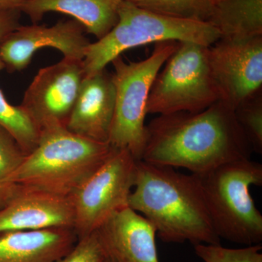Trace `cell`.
Returning a JSON list of instances; mask_svg holds the SVG:
<instances>
[{"instance_id": "6da1fadb", "label": "cell", "mask_w": 262, "mask_h": 262, "mask_svg": "<svg viewBox=\"0 0 262 262\" xmlns=\"http://www.w3.org/2000/svg\"><path fill=\"white\" fill-rule=\"evenodd\" d=\"M252 151L234 110L218 101L198 113L152 119L146 125L141 160L200 175L224 164L250 159Z\"/></svg>"}, {"instance_id": "7a4b0ae2", "label": "cell", "mask_w": 262, "mask_h": 262, "mask_svg": "<svg viewBox=\"0 0 262 262\" xmlns=\"http://www.w3.org/2000/svg\"><path fill=\"white\" fill-rule=\"evenodd\" d=\"M128 207L152 224L163 242L221 244L194 174L137 160Z\"/></svg>"}, {"instance_id": "3957f363", "label": "cell", "mask_w": 262, "mask_h": 262, "mask_svg": "<svg viewBox=\"0 0 262 262\" xmlns=\"http://www.w3.org/2000/svg\"><path fill=\"white\" fill-rule=\"evenodd\" d=\"M113 147L56 127L41 132L37 146L8 184L70 196L103 163Z\"/></svg>"}, {"instance_id": "277c9868", "label": "cell", "mask_w": 262, "mask_h": 262, "mask_svg": "<svg viewBox=\"0 0 262 262\" xmlns=\"http://www.w3.org/2000/svg\"><path fill=\"white\" fill-rule=\"evenodd\" d=\"M195 176L218 237L244 246L261 244L262 214L250 189L262 185L261 164L236 160Z\"/></svg>"}, {"instance_id": "5b68a950", "label": "cell", "mask_w": 262, "mask_h": 262, "mask_svg": "<svg viewBox=\"0 0 262 262\" xmlns=\"http://www.w3.org/2000/svg\"><path fill=\"white\" fill-rule=\"evenodd\" d=\"M220 38L218 31L207 22L153 13L123 0L116 25L86 48L84 74L89 77L105 70L122 53L139 46L176 41L209 47Z\"/></svg>"}, {"instance_id": "8992f818", "label": "cell", "mask_w": 262, "mask_h": 262, "mask_svg": "<svg viewBox=\"0 0 262 262\" xmlns=\"http://www.w3.org/2000/svg\"><path fill=\"white\" fill-rule=\"evenodd\" d=\"M178 42L155 43L150 56L140 61H125L121 56L112 61L115 107L108 143L113 148L128 150L136 160L141 159L145 146V120L151 86Z\"/></svg>"}, {"instance_id": "52a82bcc", "label": "cell", "mask_w": 262, "mask_h": 262, "mask_svg": "<svg viewBox=\"0 0 262 262\" xmlns=\"http://www.w3.org/2000/svg\"><path fill=\"white\" fill-rule=\"evenodd\" d=\"M208 48L179 42L155 77L147 115L198 113L220 101L208 58Z\"/></svg>"}, {"instance_id": "ba28073f", "label": "cell", "mask_w": 262, "mask_h": 262, "mask_svg": "<svg viewBox=\"0 0 262 262\" xmlns=\"http://www.w3.org/2000/svg\"><path fill=\"white\" fill-rule=\"evenodd\" d=\"M137 160L128 150L113 148L102 165L70 196L78 239L128 207Z\"/></svg>"}, {"instance_id": "9c48e42d", "label": "cell", "mask_w": 262, "mask_h": 262, "mask_svg": "<svg viewBox=\"0 0 262 262\" xmlns=\"http://www.w3.org/2000/svg\"><path fill=\"white\" fill-rule=\"evenodd\" d=\"M208 58L220 101L232 110L261 92L262 36L220 39L208 48Z\"/></svg>"}, {"instance_id": "30bf717a", "label": "cell", "mask_w": 262, "mask_h": 262, "mask_svg": "<svg viewBox=\"0 0 262 262\" xmlns=\"http://www.w3.org/2000/svg\"><path fill=\"white\" fill-rule=\"evenodd\" d=\"M84 77L82 61L72 58L39 70L20 105L41 132L67 126Z\"/></svg>"}, {"instance_id": "8fae6325", "label": "cell", "mask_w": 262, "mask_h": 262, "mask_svg": "<svg viewBox=\"0 0 262 262\" xmlns=\"http://www.w3.org/2000/svg\"><path fill=\"white\" fill-rule=\"evenodd\" d=\"M85 29L75 20H60L51 27L33 24L19 26L0 43V60L10 72H20L30 64L39 50H58L63 58L82 61L89 39Z\"/></svg>"}, {"instance_id": "7c38bea8", "label": "cell", "mask_w": 262, "mask_h": 262, "mask_svg": "<svg viewBox=\"0 0 262 262\" xmlns=\"http://www.w3.org/2000/svg\"><path fill=\"white\" fill-rule=\"evenodd\" d=\"M74 222L75 213L70 196L20 187L0 209V233L56 227L74 228Z\"/></svg>"}, {"instance_id": "4fadbf2b", "label": "cell", "mask_w": 262, "mask_h": 262, "mask_svg": "<svg viewBox=\"0 0 262 262\" xmlns=\"http://www.w3.org/2000/svg\"><path fill=\"white\" fill-rule=\"evenodd\" d=\"M115 107L113 75L105 69L84 77L66 127L82 137L108 143Z\"/></svg>"}, {"instance_id": "5bb4252c", "label": "cell", "mask_w": 262, "mask_h": 262, "mask_svg": "<svg viewBox=\"0 0 262 262\" xmlns=\"http://www.w3.org/2000/svg\"><path fill=\"white\" fill-rule=\"evenodd\" d=\"M96 231L106 254L117 262H160L156 229L130 207L117 211Z\"/></svg>"}, {"instance_id": "9a60e30c", "label": "cell", "mask_w": 262, "mask_h": 262, "mask_svg": "<svg viewBox=\"0 0 262 262\" xmlns=\"http://www.w3.org/2000/svg\"><path fill=\"white\" fill-rule=\"evenodd\" d=\"M77 241L70 227L2 232L0 262H56Z\"/></svg>"}, {"instance_id": "2e32d148", "label": "cell", "mask_w": 262, "mask_h": 262, "mask_svg": "<svg viewBox=\"0 0 262 262\" xmlns=\"http://www.w3.org/2000/svg\"><path fill=\"white\" fill-rule=\"evenodd\" d=\"M123 0H27L20 8L33 24L48 13H63L82 24L85 32L99 39L116 25Z\"/></svg>"}, {"instance_id": "e0dca14e", "label": "cell", "mask_w": 262, "mask_h": 262, "mask_svg": "<svg viewBox=\"0 0 262 262\" xmlns=\"http://www.w3.org/2000/svg\"><path fill=\"white\" fill-rule=\"evenodd\" d=\"M206 22L220 39L261 37L262 0H211Z\"/></svg>"}, {"instance_id": "ac0fdd59", "label": "cell", "mask_w": 262, "mask_h": 262, "mask_svg": "<svg viewBox=\"0 0 262 262\" xmlns=\"http://www.w3.org/2000/svg\"><path fill=\"white\" fill-rule=\"evenodd\" d=\"M5 69L0 60V72ZM0 127L13 136L26 155L37 146L41 130L21 105L13 106L8 102L0 89Z\"/></svg>"}, {"instance_id": "d6986e66", "label": "cell", "mask_w": 262, "mask_h": 262, "mask_svg": "<svg viewBox=\"0 0 262 262\" xmlns=\"http://www.w3.org/2000/svg\"><path fill=\"white\" fill-rule=\"evenodd\" d=\"M153 13L206 22L211 0H126Z\"/></svg>"}, {"instance_id": "ffe728a7", "label": "cell", "mask_w": 262, "mask_h": 262, "mask_svg": "<svg viewBox=\"0 0 262 262\" xmlns=\"http://www.w3.org/2000/svg\"><path fill=\"white\" fill-rule=\"evenodd\" d=\"M236 118L244 130L253 151L262 153L261 91L246 100L234 110Z\"/></svg>"}, {"instance_id": "44dd1931", "label": "cell", "mask_w": 262, "mask_h": 262, "mask_svg": "<svg viewBox=\"0 0 262 262\" xmlns=\"http://www.w3.org/2000/svg\"><path fill=\"white\" fill-rule=\"evenodd\" d=\"M196 256L204 262H262L261 244L229 248L221 244L194 246Z\"/></svg>"}, {"instance_id": "7402d4cb", "label": "cell", "mask_w": 262, "mask_h": 262, "mask_svg": "<svg viewBox=\"0 0 262 262\" xmlns=\"http://www.w3.org/2000/svg\"><path fill=\"white\" fill-rule=\"evenodd\" d=\"M27 155L8 131L0 127V188L8 185L12 174Z\"/></svg>"}, {"instance_id": "603a6c76", "label": "cell", "mask_w": 262, "mask_h": 262, "mask_svg": "<svg viewBox=\"0 0 262 262\" xmlns=\"http://www.w3.org/2000/svg\"><path fill=\"white\" fill-rule=\"evenodd\" d=\"M106 253L97 231L77 241L70 252L56 262H102Z\"/></svg>"}, {"instance_id": "cb8c5ba5", "label": "cell", "mask_w": 262, "mask_h": 262, "mask_svg": "<svg viewBox=\"0 0 262 262\" xmlns=\"http://www.w3.org/2000/svg\"><path fill=\"white\" fill-rule=\"evenodd\" d=\"M21 11L18 9H0V43L10 32L18 28Z\"/></svg>"}, {"instance_id": "d4e9b609", "label": "cell", "mask_w": 262, "mask_h": 262, "mask_svg": "<svg viewBox=\"0 0 262 262\" xmlns=\"http://www.w3.org/2000/svg\"><path fill=\"white\" fill-rule=\"evenodd\" d=\"M18 189V186L12 184L0 188V209L6 205L12 196L14 195Z\"/></svg>"}, {"instance_id": "484cf974", "label": "cell", "mask_w": 262, "mask_h": 262, "mask_svg": "<svg viewBox=\"0 0 262 262\" xmlns=\"http://www.w3.org/2000/svg\"><path fill=\"white\" fill-rule=\"evenodd\" d=\"M27 0H0V9H18Z\"/></svg>"}, {"instance_id": "4316f807", "label": "cell", "mask_w": 262, "mask_h": 262, "mask_svg": "<svg viewBox=\"0 0 262 262\" xmlns=\"http://www.w3.org/2000/svg\"><path fill=\"white\" fill-rule=\"evenodd\" d=\"M102 262H117L115 261L114 258L110 257V256H108L107 254H106V257H105L104 259H103V261Z\"/></svg>"}]
</instances>
